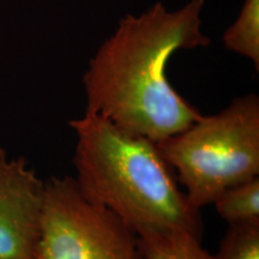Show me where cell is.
<instances>
[{
  "mask_svg": "<svg viewBox=\"0 0 259 259\" xmlns=\"http://www.w3.org/2000/svg\"><path fill=\"white\" fill-rule=\"evenodd\" d=\"M203 6L191 0L170 12L156 3L122 18L83 76L87 112L155 143L198 120L200 112L171 87L166 69L176 52L210 44L200 30Z\"/></svg>",
  "mask_w": 259,
  "mask_h": 259,
  "instance_id": "6da1fadb",
  "label": "cell"
},
{
  "mask_svg": "<svg viewBox=\"0 0 259 259\" xmlns=\"http://www.w3.org/2000/svg\"><path fill=\"white\" fill-rule=\"evenodd\" d=\"M69 125L77 137L73 179L89 202L114 213L136 235L185 231L202 239L200 210L155 142L87 111Z\"/></svg>",
  "mask_w": 259,
  "mask_h": 259,
  "instance_id": "7a4b0ae2",
  "label": "cell"
},
{
  "mask_svg": "<svg viewBox=\"0 0 259 259\" xmlns=\"http://www.w3.org/2000/svg\"><path fill=\"white\" fill-rule=\"evenodd\" d=\"M156 144L200 210L229 187L259 177V97H236L221 112L202 115Z\"/></svg>",
  "mask_w": 259,
  "mask_h": 259,
  "instance_id": "3957f363",
  "label": "cell"
},
{
  "mask_svg": "<svg viewBox=\"0 0 259 259\" xmlns=\"http://www.w3.org/2000/svg\"><path fill=\"white\" fill-rule=\"evenodd\" d=\"M137 235L114 213L89 202L71 177L46 181L34 259H139Z\"/></svg>",
  "mask_w": 259,
  "mask_h": 259,
  "instance_id": "277c9868",
  "label": "cell"
},
{
  "mask_svg": "<svg viewBox=\"0 0 259 259\" xmlns=\"http://www.w3.org/2000/svg\"><path fill=\"white\" fill-rule=\"evenodd\" d=\"M46 181L0 147V259H34Z\"/></svg>",
  "mask_w": 259,
  "mask_h": 259,
  "instance_id": "5b68a950",
  "label": "cell"
},
{
  "mask_svg": "<svg viewBox=\"0 0 259 259\" xmlns=\"http://www.w3.org/2000/svg\"><path fill=\"white\" fill-rule=\"evenodd\" d=\"M142 259H212L200 238L185 231H154L137 235Z\"/></svg>",
  "mask_w": 259,
  "mask_h": 259,
  "instance_id": "8992f818",
  "label": "cell"
},
{
  "mask_svg": "<svg viewBox=\"0 0 259 259\" xmlns=\"http://www.w3.org/2000/svg\"><path fill=\"white\" fill-rule=\"evenodd\" d=\"M212 204L228 225L258 223L259 177L223 191Z\"/></svg>",
  "mask_w": 259,
  "mask_h": 259,
  "instance_id": "52a82bcc",
  "label": "cell"
},
{
  "mask_svg": "<svg viewBox=\"0 0 259 259\" xmlns=\"http://www.w3.org/2000/svg\"><path fill=\"white\" fill-rule=\"evenodd\" d=\"M223 42L259 69V0H245L239 18L223 35Z\"/></svg>",
  "mask_w": 259,
  "mask_h": 259,
  "instance_id": "ba28073f",
  "label": "cell"
},
{
  "mask_svg": "<svg viewBox=\"0 0 259 259\" xmlns=\"http://www.w3.org/2000/svg\"><path fill=\"white\" fill-rule=\"evenodd\" d=\"M212 259H259V222L228 225Z\"/></svg>",
  "mask_w": 259,
  "mask_h": 259,
  "instance_id": "9c48e42d",
  "label": "cell"
}]
</instances>
